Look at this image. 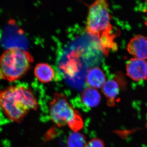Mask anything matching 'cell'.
Instances as JSON below:
<instances>
[{"label": "cell", "instance_id": "cell-4", "mask_svg": "<svg viewBox=\"0 0 147 147\" xmlns=\"http://www.w3.org/2000/svg\"><path fill=\"white\" fill-rule=\"evenodd\" d=\"M108 7L105 0H97L90 6L86 28L89 34L98 38L112 34L113 26Z\"/></svg>", "mask_w": 147, "mask_h": 147}, {"label": "cell", "instance_id": "cell-8", "mask_svg": "<svg viewBox=\"0 0 147 147\" xmlns=\"http://www.w3.org/2000/svg\"><path fill=\"white\" fill-rule=\"evenodd\" d=\"M83 105L87 108H92L96 107L100 102L101 96L96 89L89 87L82 92L81 97Z\"/></svg>", "mask_w": 147, "mask_h": 147}, {"label": "cell", "instance_id": "cell-13", "mask_svg": "<svg viewBox=\"0 0 147 147\" xmlns=\"http://www.w3.org/2000/svg\"><path fill=\"white\" fill-rule=\"evenodd\" d=\"M86 147H105L104 143L101 139L94 138L87 143Z\"/></svg>", "mask_w": 147, "mask_h": 147}, {"label": "cell", "instance_id": "cell-11", "mask_svg": "<svg viewBox=\"0 0 147 147\" xmlns=\"http://www.w3.org/2000/svg\"><path fill=\"white\" fill-rule=\"evenodd\" d=\"M87 143L85 136L78 131L71 132L67 138L68 147H86Z\"/></svg>", "mask_w": 147, "mask_h": 147}, {"label": "cell", "instance_id": "cell-2", "mask_svg": "<svg viewBox=\"0 0 147 147\" xmlns=\"http://www.w3.org/2000/svg\"><path fill=\"white\" fill-rule=\"evenodd\" d=\"M34 58L23 48L9 47L0 56V79L14 82L28 70Z\"/></svg>", "mask_w": 147, "mask_h": 147}, {"label": "cell", "instance_id": "cell-7", "mask_svg": "<svg viewBox=\"0 0 147 147\" xmlns=\"http://www.w3.org/2000/svg\"><path fill=\"white\" fill-rule=\"evenodd\" d=\"M86 81L90 87L95 89L100 88L106 82V76L102 69L95 67L90 69L88 71Z\"/></svg>", "mask_w": 147, "mask_h": 147}, {"label": "cell", "instance_id": "cell-14", "mask_svg": "<svg viewBox=\"0 0 147 147\" xmlns=\"http://www.w3.org/2000/svg\"><path fill=\"white\" fill-rule=\"evenodd\" d=\"M2 90H1V88H0V98H1V92ZM1 109V100H0V110Z\"/></svg>", "mask_w": 147, "mask_h": 147}, {"label": "cell", "instance_id": "cell-9", "mask_svg": "<svg viewBox=\"0 0 147 147\" xmlns=\"http://www.w3.org/2000/svg\"><path fill=\"white\" fill-rule=\"evenodd\" d=\"M34 74L36 78L42 83H49L54 79L55 71L53 67L44 63H38L35 67Z\"/></svg>", "mask_w": 147, "mask_h": 147}, {"label": "cell", "instance_id": "cell-5", "mask_svg": "<svg viewBox=\"0 0 147 147\" xmlns=\"http://www.w3.org/2000/svg\"><path fill=\"white\" fill-rule=\"evenodd\" d=\"M127 74L136 82L147 79V62L145 60L132 58L128 61L126 66Z\"/></svg>", "mask_w": 147, "mask_h": 147}, {"label": "cell", "instance_id": "cell-1", "mask_svg": "<svg viewBox=\"0 0 147 147\" xmlns=\"http://www.w3.org/2000/svg\"><path fill=\"white\" fill-rule=\"evenodd\" d=\"M1 109L10 120L21 121L30 111L36 110L38 102L33 92L26 86H10L2 91Z\"/></svg>", "mask_w": 147, "mask_h": 147}, {"label": "cell", "instance_id": "cell-6", "mask_svg": "<svg viewBox=\"0 0 147 147\" xmlns=\"http://www.w3.org/2000/svg\"><path fill=\"white\" fill-rule=\"evenodd\" d=\"M127 50L134 58L140 59H147V37L138 35L130 40Z\"/></svg>", "mask_w": 147, "mask_h": 147}, {"label": "cell", "instance_id": "cell-16", "mask_svg": "<svg viewBox=\"0 0 147 147\" xmlns=\"http://www.w3.org/2000/svg\"><path fill=\"white\" fill-rule=\"evenodd\" d=\"M146 119H147V116H146Z\"/></svg>", "mask_w": 147, "mask_h": 147}, {"label": "cell", "instance_id": "cell-15", "mask_svg": "<svg viewBox=\"0 0 147 147\" xmlns=\"http://www.w3.org/2000/svg\"><path fill=\"white\" fill-rule=\"evenodd\" d=\"M145 24H146V26H147V17L146 20V21H145Z\"/></svg>", "mask_w": 147, "mask_h": 147}, {"label": "cell", "instance_id": "cell-3", "mask_svg": "<svg viewBox=\"0 0 147 147\" xmlns=\"http://www.w3.org/2000/svg\"><path fill=\"white\" fill-rule=\"evenodd\" d=\"M50 119L59 127L67 125L73 131H78L83 127L80 113L74 110L63 94H54L49 106Z\"/></svg>", "mask_w": 147, "mask_h": 147}, {"label": "cell", "instance_id": "cell-12", "mask_svg": "<svg viewBox=\"0 0 147 147\" xmlns=\"http://www.w3.org/2000/svg\"><path fill=\"white\" fill-rule=\"evenodd\" d=\"M115 37V35L111 34L104 35L99 38V46L105 55H108L110 49L115 46L114 42Z\"/></svg>", "mask_w": 147, "mask_h": 147}, {"label": "cell", "instance_id": "cell-10", "mask_svg": "<svg viewBox=\"0 0 147 147\" xmlns=\"http://www.w3.org/2000/svg\"><path fill=\"white\" fill-rule=\"evenodd\" d=\"M119 85L116 80L109 79L106 81L102 87V93L107 98L108 105L115 104V100L119 92Z\"/></svg>", "mask_w": 147, "mask_h": 147}]
</instances>
